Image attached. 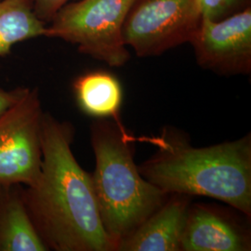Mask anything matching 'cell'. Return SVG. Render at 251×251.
I'll return each instance as SVG.
<instances>
[{
    "instance_id": "11",
    "label": "cell",
    "mask_w": 251,
    "mask_h": 251,
    "mask_svg": "<svg viewBox=\"0 0 251 251\" xmlns=\"http://www.w3.org/2000/svg\"><path fill=\"white\" fill-rule=\"evenodd\" d=\"M73 90L75 101L85 115L94 118L119 116L123 90L120 82L111 73L83 74L74 81Z\"/></svg>"
},
{
    "instance_id": "4",
    "label": "cell",
    "mask_w": 251,
    "mask_h": 251,
    "mask_svg": "<svg viewBox=\"0 0 251 251\" xmlns=\"http://www.w3.org/2000/svg\"><path fill=\"white\" fill-rule=\"evenodd\" d=\"M136 0H77L64 5L46 28L45 36L60 38L78 51L121 67L130 59L123 39L126 17Z\"/></svg>"
},
{
    "instance_id": "15",
    "label": "cell",
    "mask_w": 251,
    "mask_h": 251,
    "mask_svg": "<svg viewBox=\"0 0 251 251\" xmlns=\"http://www.w3.org/2000/svg\"><path fill=\"white\" fill-rule=\"evenodd\" d=\"M25 90L26 88H16L13 90H4L0 88V115L15 103Z\"/></svg>"
},
{
    "instance_id": "2",
    "label": "cell",
    "mask_w": 251,
    "mask_h": 251,
    "mask_svg": "<svg viewBox=\"0 0 251 251\" xmlns=\"http://www.w3.org/2000/svg\"><path fill=\"white\" fill-rule=\"evenodd\" d=\"M155 146L140 173L168 195L206 197L251 217V135L207 147H194L188 134L173 126L144 138Z\"/></svg>"
},
{
    "instance_id": "7",
    "label": "cell",
    "mask_w": 251,
    "mask_h": 251,
    "mask_svg": "<svg viewBox=\"0 0 251 251\" xmlns=\"http://www.w3.org/2000/svg\"><path fill=\"white\" fill-rule=\"evenodd\" d=\"M190 44L198 65L219 75L251 73V7L212 22L202 18Z\"/></svg>"
},
{
    "instance_id": "14",
    "label": "cell",
    "mask_w": 251,
    "mask_h": 251,
    "mask_svg": "<svg viewBox=\"0 0 251 251\" xmlns=\"http://www.w3.org/2000/svg\"><path fill=\"white\" fill-rule=\"evenodd\" d=\"M73 0H33L36 16L46 24L50 23L55 14Z\"/></svg>"
},
{
    "instance_id": "10",
    "label": "cell",
    "mask_w": 251,
    "mask_h": 251,
    "mask_svg": "<svg viewBox=\"0 0 251 251\" xmlns=\"http://www.w3.org/2000/svg\"><path fill=\"white\" fill-rule=\"evenodd\" d=\"M0 251H49L27 210L24 185H0Z\"/></svg>"
},
{
    "instance_id": "1",
    "label": "cell",
    "mask_w": 251,
    "mask_h": 251,
    "mask_svg": "<svg viewBox=\"0 0 251 251\" xmlns=\"http://www.w3.org/2000/svg\"><path fill=\"white\" fill-rule=\"evenodd\" d=\"M75 127L50 113L42 119V166L24 186L27 210L49 251H116L104 230L92 176L75 157Z\"/></svg>"
},
{
    "instance_id": "13",
    "label": "cell",
    "mask_w": 251,
    "mask_h": 251,
    "mask_svg": "<svg viewBox=\"0 0 251 251\" xmlns=\"http://www.w3.org/2000/svg\"><path fill=\"white\" fill-rule=\"evenodd\" d=\"M202 18L219 22L251 7V0H198Z\"/></svg>"
},
{
    "instance_id": "8",
    "label": "cell",
    "mask_w": 251,
    "mask_h": 251,
    "mask_svg": "<svg viewBox=\"0 0 251 251\" xmlns=\"http://www.w3.org/2000/svg\"><path fill=\"white\" fill-rule=\"evenodd\" d=\"M251 233L219 206L191 204L180 251H250Z\"/></svg>"
},
{
    "instance_id": "3",
    "label": "cell",
    "mask_w": 251,
    "mask_h": 251,
    "mask_svg": "<svg viewBox=\"0 0 251 251\" xmlns=\"http://www.w3.org/2000/svg\"><path fill=\"white\" fill-rule=\"evenodd\" d=\"M137 140L120 116L96 118L90 126L93 187L102 225L116 251L170 196L140 173L134 162Z\"/></svg>"
},
{
    "instance_id": "6",
    "label": "cell",
    "mask_w": 251,
    "mask_h": 251,
    "mask_svg": "<svg viewBox=\"0 0 251 251\" xmlns=\"http://www.w3.org/2000/svg\"><path fill=\"white\" fill-rule=\"evenodd\" d=\"M42 109L39 91L26 88L0 115V185H32L42 166Z\"/></svg>"
},
{
    "instance_id": "5",
    "label": "cell",
    "mask_w": 251,
    "mask_h": 251,
    "mask_svg": "<svg viewBox=\"0 0 251 251\" xmlns=\"http://www.w3.org/2000/svg\"><path fill=\"white\" fill-rule=\"evenodd\" d=\"M202 15L198 0H136L123 25V39L138 57L161 54L190 43Z\"/></svg>"
},
{
    "instance_id": "12",
    "label": "cell",
    "mask_w": 251,
    "mask_h": 251,
    "mask_svg": "<svg viewBox=\"0 0 251 251\" xmlns=\"http://www.w3.org/2000/svg\"><path fill=\"white\" fill-rule=\"evenodd\" d=\"M47 25L36 16L33 0H0V57L19 42L45 36Z\"/></svg>"
},
{
    "instance_id": "9",
    "label": "cell",
    "mask_w": 251,
    "mask_h": 251,
    "mask_svg": "<svg viewBox=\"0 0 251 251\" xmlns=\"http://www.w3.org/2000/svg\"><path fill=\"white\" fill-rule=\"evenodd\" d=\"M192 197L171 194L157 210L117 247V251H180Z\"/></svg>"
}]
</instances>
